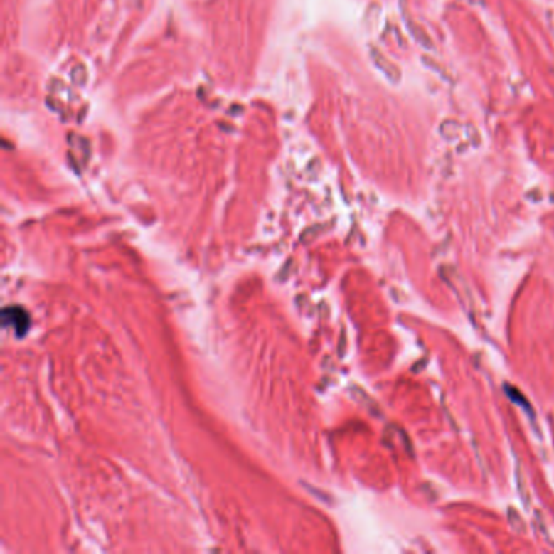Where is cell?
<instances>
[{"instance_id": "cell-1", "label": "cell", "mask_w": 554, "mask_h": 554, "mask_svg": "<svg viewBox=\"0 0 554 554\" xmlns=\"http://www.w3.org/2000/svg\"><path fill=\"white\" fill-rule=\"evenodd\" d=\"M2 322L5 327H11L16 335H25L30 329V316L20 307H5L2 312Z\"/></svg>"}, {"instance_id": "cell-2", "label": "cell", "mask_w": 554, "mask_h": 554, "mask_svg": "<svg viewBox=\"0 0 554 554\" xmlns=\"http://www.w3.org/2000/svg\"><path fill=\"white\" fill-rule=\"evenodd\" d=\"M371 59H373L374 65L388 78V82H392V83L400 82L402 75H400V70L397 68V65H393L392 62H388L385 57L379 53V50L371 48Z\"/></svg>"}, {"instance_id": "cell-3", "label": "cell", "mask_w": 554, "mask_h": 554, "mask_svg": "<svg viewBox=\"0 0 554 554\" xmlns=\"http://www.w3.org/2000/svg\"><path fill=\"white\" fill-rule=\"evenodd\" d=\"M462 134V127L459 122L455 121H445L442 125H441V135L444 137L445 140H455L459 139Z\"/></svg>"}, {"instance_id": "cell-4", "label": "cell", "mask_w": 554, "mask_h": 554, "mask_svg": "<svg viewBox=\"0 0 554 554\" xmlns=\"http://www.w3.org/2000/svg\"><path fill=\"white\" fill-rule=\"evenodd\" d=\"M407 25H408V30L411 33V36H413L416 41L425 46V48H427V49H432L431 39H430V36H427L425 31H422V28H420L418 25H415L413 21H407Z\"/></svg>"}]
</instances>
